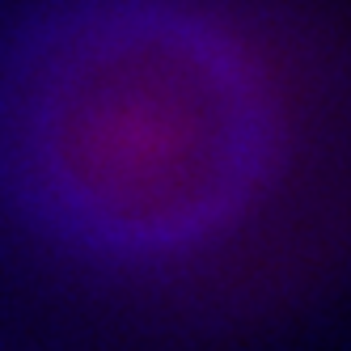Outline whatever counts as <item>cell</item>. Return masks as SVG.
<instances>
[{
  "label": "cell",
  "mask_w": 351,
  "mask_h": 351,
  "mask_svg": "<svg viewBox=\"0 0 351 351\" xmlns=\"http://www.w3.org/2000/svg\"><path fill=\"white\" fill-rule=\"evenodd\" d=\"M0 237L114 309L250 313L351 237V81L263 0H30L0 21Z\"/></svg>",
  "instance_id": "1"
}]
</instances>
